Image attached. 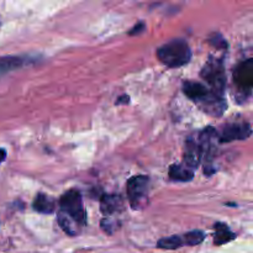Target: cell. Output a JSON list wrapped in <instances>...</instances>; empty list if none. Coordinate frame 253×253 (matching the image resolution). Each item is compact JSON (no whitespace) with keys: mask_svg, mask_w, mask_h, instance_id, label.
I'll return each instance as SVG.
<instances>
[{"mask_svg":"<svg viewBox=\"0 0 253 253\" xmlns=\"http://www.w3.org/2000/svg\"><path fill=\"white\" fill-rule=\"evenodd\" d=\"M209 42L215 47H220V48H224L226 47V41L224 40V37L220 34H212L211 37L209 39Z\"/></svg>","mask_w":253,"mask_h":253,"instance_id":"19","label":"cell"},{"mask_svg":"<svg viewBox=\"0 0 253 253\" xmlns=\"http://www.w3.org/2000/svg\"><path fill=\"white\" fill-rule=\"evenodd\" d=\"M145 27H146V25L143 24V22H138L135 27H132V30L128 32V35H140L141 32L145 31Z\"/></svg>","mask_w":253,"mask_h":253,"instance_id":"20","label":"cell"},{"mask_svg":"<svg viewBox=\"0 0 253 253\" xmlns=\"http://www.w3.org/2000/svg\"><path fill=\"white\" fill-rule=\"evenodd\" d=\"M5 158H6V151L4 148H0V165L4 162Z\"/></svg>","mask_w":253,"mask_h":253,"instance_id":"22","label":"cell"},{"mask_svg":"<svg viewBox=\"0 0 253 253\" xmlns=\"http://www.w3.org/2000/svg\"><path fill=\"white\" fill-rule=\"evenodd\" d=\"M202 78L209 84V90L219 96H224L226 86V74L222 58L210 57L200 72Z\"/></svg>","mask_w":253,"mask_h":253,"instance_id":"2","label":"cell"},{"mask_svg":"<svg viewBox=\"0 0 253 253\" xmlns=\"http://www.w3.org/2000/svg\"><path fill=\"white\" fill-rule=\"evenodd\" d=\"M205 240V234L200 230H193V231L187 232L183 236L182 241L183 245H188V246H197V245L202 244Z\"/></svg>","mask_w":253,"mask_h":253,"instance_id":"16","label":"cell"},{"mask_svg":"<svg viewBox=\"0 0 253 253\" xmlns=\"http://www.w3.org/2000/svg\"><path fill=\"white\" fill-rule=\"evenodd\" d=\"M198 140H199L200 148H202V158H204L205 163H207L204 172L207 175H210L215 172L214 167H212V161H214L215 151H216L217 142H219L217 131L211 126H209L200 132Z\"/></svg>","mask_w":253,"mask_h":253,"instance_id":"6","label":"cell"},{"mask_svg":"<svg viewBox=\"0 0 253 253\" xmlns=\"http://www.w3.org/2000/svg\"><path fill=\"white\" fill-rule=\"evenodd\" d=\"M57 216H58L59 226L62 227V230H63L67 235H69V236H77V235L81 234L82 226L78 222L74 221L72 217L67 216V215L62 211H59Z\"/></svg>","mask_w":253,"mask_h":253,"instance_id":"15","label":"cell"},{"mask_svg":"<svg viewBox=\"0 0 253 253\" xmlns=\"http://www.w3.org/2000/svg\"><path fill=\"white\" fill-rule=\"evenodd\" d=\"M232 81L236 88V98L244 99L251 96L253 86V59H245L234 69Z\"/></svg>","mask_w":253,"mask_h":253,"instance_id":"4","label":"cell"},{"mask_svg":"<svg viewBox=\"0 0 253 253\" xmlns=\"http://www.w3.org/2000/svg\"><path fill=\"white\" fill-rule=\"evenodd\" d=\"M124 210V200L118 194H104L100 198V211L105 216H111Z\"/></svg>","mask_w":253,"mask_h":253,"instance_id":"9","label":"cell"},{"mask_svg":"<svg viewBox=\"0 0 253 253\" xmlns=\"http://www.w3.org/2000/svg\"><path fill=\"white\" fill-rule=\"evenodd\" d=\"M150 178L146 175H136L127 182V198L132 209H143L148 204Z\"/></svg>","mask_w":253,"mask_h":253,"instance_id":"5","label":"cell"},{"mask_svg":"<svg viewBox=\"0 0 253 253\" xmlns=\"http://www.w3.org/2000/svg\"><path fill=\"white\" fill-rule=\"evenodd\" d=\"M158 249L163 250H177L180 246H183L182 237L179 236H169L165 237V239H161L157 244Z\"/></svg>","mask_w":253,"mask_h":253,"instance_id":"17","label":"cell"},{"mask_svg":"<svg viewBox=\"0 0 253 253\" xmlns=\"http://www.w3.org/2000/svg\"><path fill=\"white\" fill-rule=\"evenodd\" d=\"M168 175L174 182H190L194 178V170L184 165H172L168 170Z\"/></svg>","mask_w":253,"mask_h":253,"instance_id":"11","label":"cell"},{"mask_svg":"<svg viewBox=\"0 0 253 253\" xmlns=\"http://www.w3.org/2000/svg\"><path fill=\"white\" fill-rule=\"evenodd\" d=\"M183 91H184L185 95L190 99V100L194 101L195 104H199L209 95L211 91L209 90V88L204 85V84L199 83V82H190L187 81L183 83Z\"/></svg>","mask_w":253,"mask_h":253,"instance_id":"10","label":"cell"},{"mask_svg":"<svg viewBox=\"0 0 253 253\" xmlns=\"http://www.w3.org/2000/svg\"><path fill=\"white\" fill-rule=\"evenodd\" d=\"M59 211L64 212L67 216L72 217L82 227L86 224V212L84 209L83 199L79 190L71 189L64 193L59 199Z\"/></svg>","mask_w":253,"mask_h":253,"instance_id":"3","label":"cell"},{"mask_svg":"<svg viewBox=\"0 0 253 253\" xmlns=\"http://www.w3.org/2000/svg\"><path fill=\"white\" fill-rule=\"evenodd\" d=\"M128 101H130V98H128L127 95H121L120 98L116 100V105H120V104H128Z\"/></svg>","mask_w":253,"mask_h":253,"instance_id":"21","label":"cell"},{"mask_svg":"<svg viewBox=\"0 0 253 253\" xmlns=\"http://www.w3.org/2000/svg\"><path fill=\"white\" fill-rule=\"evenodd\" d=\"M215 235H214V244L216 246H221V245L227 244V242L232 241L236 239V235L229 229L226 224L224 222H216L214 226Z\"/></svg>","mask_w":253,"mask_h":253,"instance_id":"12","label":"cell"},{"mask_svg":"<svg viewBox=\"0 0 253 253\" xmlns=\"http://www.w3.org/2000/svg\"><path fill=\"white\" fill-rule=\"evenodd\" d=\"M100 226L103 229V231H105L106 234L111 235L116 231V230L120 227V222L116 221L115 219H110V217H104L100 222Z\"/></svg>","mask_w":253,"mask_h":253,"instance_id":"18","label":"cell"},{"mask_svg":"<svg viewBox=\"0 0 253 253\" xmlns=\"http://www.w3.org/2000/svg\"><path fill=\"white\" fill-rule=\"evenodd\" d=\"M157 57L165 66L178 68L190 61L192 51L185 40L175 39L161 46L157 49Z\"/></svg>","mask_w":253,"mask_h":253,"instance_id":"1","label":"cell"},{"mask_svg":"<svg viewBox=\"0 0 253 253\" xmlns=\"http://www.w3.org/2000/svg\"><path fill=\"white\" fill-rule=\"evenodd\" d=\"M252 135V128L249 123H235L225 125L221 128L220 132H217L219 136V142H232L237 140H246Z\"/></svg>","mask_w":253,"mask_h":253,"instance_id":"7","label":"cell"},{"mask_svg":"<svg viewBox=\"0 0 253 253\" xmlns=\"http://www.w3.org/2000/svg\"><path fill=\"white\" fill-rule=\"evenodd\" d=\"M184 166H187L190 169H195L199 167L200 162H202V148H200L199 140L194 137H189L185 141L184 153Z\"/></svg>","mask_w":253,"mask_h":253,"instance_id":"8","label":"cell"},{"mask_svg":"<svg viewBox=\"0 0 253 253\" xmlns=\"http://www.w3.org/2000/svg\"><path fill=\"white\" fill-rule=\"evenodd\" d=\"M32 207H34V209L37 212H41V214H52L54 211V208H56V203H54V200L51 197L40 193V194H37L35 197Z\"/></svg>","mask_w":253,"mask_h":253,"instance_id":"13","label":"cell"},{"mask_svg":"<svg viewBox=\"0 0 253 253\" xmlns=\"http://www.w3.org/2000/svg\"><path fill=\"white\" fill-rule=\"evenodd\" d=\"M27 63V58L17 56H6L0 57V76L7 73L10 71L20 68Z\"/></svg>","mask_w":253,"mask_h":253,"instance_id":"14","label":"cell"}]
</instances>
